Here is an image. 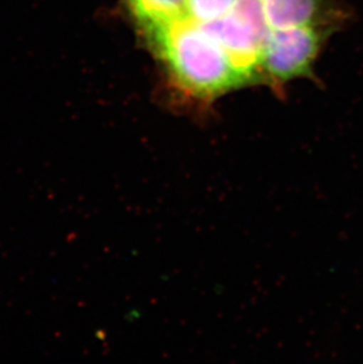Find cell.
I'll return each instance as SVG.
<instances>
[{"mask_svg":"<svg viewBox=\"0 0 363 364\" xmlns=\"http://www.w3.org/2000/svg\"><path fill=\"white\" fill-rule=\"evenodd\" d=\"M143 33L168 69L181 103L202 109L224 93L244 86L226 51L184 17Z\"/></svg>","mask_w":363,"mask_h":364,"instance_id":"obj_1","label":"cell"},{"mask_svg":"<svg viewBox=\"0 0 363 364\" xmlns=\"http://www.w3.org/2000/svg\"><path fill=\"white\" fill-rule=\"evenodd\" d=\"M184 3L185 0H124L143 31L179 17Z\"/></svg>","mask_w":363,"mask_h":364,"instance_id":"obj_5","label":"cell"},{"mask_svg":"<svg viewBox=\"0 0 363 364\" xmlns=\"http://www.w3.org/2000/svg\"><path fill=\"white\" fill-rule=\"evenodd\" d=\"M190 23L226 51L244 85L264 82L261 63L271 28L268 26L261 0H235L226 16L206 23Z\"/></svg>","mask_w":363,"mask_h":364,"instance_id":"obj_2","label":"cell"},{"mask_svg":"<svg viewBox=\"0 0 363 364\" xmlns=\"http://www.w3.org/2000/svg\"><path fill=\"white\" fill-rule=\"evenodd\" d=\"M235 0H185L179 16L194 23H206L226 16Z\"/></svg>","mask_w":363,"mask_h":364,"instance_id":"obj_6","label":"cell"},{"mask_svg":"<svg viewBox=\"0 0 363 364\" xmlns=\"http://www.w3.org/2000/svg\"><path fill=\"white\" fill-rule=\"evenodd\" d=\"M335 30L332 25H307L270 30L262 52L264 82L281 89L298 78H314V64L327 38Z\"/></svg>","mask_w":363,"mask_h":364,"instance_id":"obj_3","label":"cell"},{"mask_svg":"<svg viewBox=\"0 0 363 364\" xmlns=\"http://www.w3.org/2000/svg\"><path fill=\"white\" fill-rule=\"evenodd\" d=\"M267 24L271 30L307 25L337 26V14L326 0H261Z\"/></svg>","mask_w":363,"mask_h":364,"instance_id":"obj_4","label":"cell"}]
</instances>
